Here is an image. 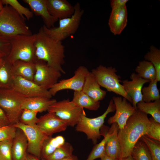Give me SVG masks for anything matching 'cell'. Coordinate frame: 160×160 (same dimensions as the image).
I'll return each mask as SVG.
<instances>
[{
	"label": "cell",
	"instance_id": "obj_28",
	"mask_svg": "<svg viewBox=\"0 0 160 160\" xmlns=\"http://www.w3.org/2000/svg\"><path fill=\"white\" fill-rule=\"evenodd\" d=\"M136 107L138 110L151 115L155 121L160 123V99L149 103L141 101L137 104Z\"/></svg>",
	"mask_w": 160,
	"mask_h": 160
},
{
	"label": "cell",
	"instance_id": "obj_43",
	"mask_svg": "<svg viewBox=\"0 0 160 160\" xmlns=\"http://www.w3.org/2000/svg\"><path fill=\"white\" fill-rule=\"evenodd\" d=\"M128 0H112L111 1V6L112 9L119 8L126 5Z\"/></svg>",
	"mask_w": 160,
	"mask_h": 160
},
{
	"label": "cell",
	"instance_id": "obj_21",
	"mask_svg": "<svg viewBox=\"0 0 160 160\" xmlns=\"http://www.w3.org/2000/svg\"><path fill=\"white\" fill-rule=\"evenodd\" d=\"M23 1L29 6L33 13L41 17L44 25L47 28L54 27L55 22L48 12L46 0H23Z\"/></svg>",
	"mask_w": 160,
	"mask_h": 160
},
{
	"label": "cell",
	"instance_id": "obj_25",
	"mask_svg": "<svg viewBox=\"0 0 160 160\" xmlns=\"http://www.w3.org/2000/svg\"><path fill=\"white\" fill-rule=\"evenodd\" d=\"M65 139L62 136L55 137L48 136L44 140L41 149V158L42 160H46L57 148L65 143Z\"/></svg>",
	"mask_w": 160,
	"mask_h": 160
},
{
	"label": "cell",
	"instance_id": "obj_40",
	"mask_svg": "<svg viewBox=\"0 0 160 160\" xmlns=\"http://www.w3.org/2000/svg\"><path fill=\"white\" fill-rule=\"evenodd\" d=\"M11 48L9 39L0 33V59H3L7 57Z\"/></svg>",
	"mask_w": 160,
	"mask_h": 160
},
{
	"label": "cell",
	"instance_id": "obj_12",
	"mask_svg": "<svg viewBox=\"0 0 160 160\" xmlns=\"http://www.w3.org/2000/svg\"><path fill=\"white\" fill-rule=\"evenodd\" d=\"M89 71L86 67L81 65L77 68L71 77L63 79L52 86L49 91L51 95L54 96L59 91L71 89L74 91H81L85 77Z\"/></svg>",
	"mask_w": 160,
	"mask_h": 160
},
{
	"label": "cell",
	"instance_id": "obj_14",
	"mask_svg": "<svg viewBox=\"0 0 160 160\" xmlns=\"http://www.w3.org/2000/svg\"><path fill=\"white\" fill-rule=\"evenodd\" d=\"M12 88L26 97H45L52 98L49 90L39 86L33 81L20 76L14 77Z\"/></svg>",
	"mask_w": 160,
	"mask_h": 160
},
{
	"label": "cell",
	"instance_id": "obj_7",
	"mask_svg": "<svg viewBox=\"0 0 160 160\" xmlns=\"http://www.w3.org/2000/svg\"><path fill=\"white\" fill-rule=\"evenodd\" d=\"M115 110L114 104L112 99H111L107 109L102 115L96 118H89L86 116L85 113L83 114L76 125L75 130L85 133L87 139L91 140L93 143L95 145L100 138V130L105 118L109 113Z\"/></svg>",
	"mask_w": 160,
	"mask_h": 160
},
{
	"label": "cell",
	"instance_id": "obj_44",
	"mask_svg": "<svg viewBox=\"0 0 160 160\" xmlns=\"http://www.w3.org/2000/svg\"><path fill=\"white\" fill-rule=\"evenodd\" d=\"M25 160H39V158L30 154H27Z\"/></svg>",
	"mask_w": 160,
	"mask_h": 160
},
{
	"label": "cell",
	"instance_id": "obj_30",
	"mask_svg": "<svg viewBox=\"0 0 160 160\" xmlns=\"http://www.w3.org/2000/svg\"><path fill=\"white\" fill-rule=\"evenodd\" d=\"M156 79L150 81L148 85L143 87L141 90L142 100L149 103L160 99L159 90L158 88Z\"/></svg>",
	"mask_w": 160,
	"mask_h": 160
},
{
	"label": "cell",
	"instance_id": "obj_4",
	"mask_svg": "<svg viewBox=\"0 0 160 160\" xmlns=\"http://www.w3.org/2000/svg\"><path fill=\"white\" fill-rule=\"evenodd\" d=\"M36 34L31 35L20 34L9 39L11 44L10 52L7 57L12 63L17 60L36 63L35 42Z\"/></svg>",
	"mask_w": 160,
	"mask_h": 160
},
{
	"label": "cell",
	"instance_id": "obj_48",
	"mask_svg": "<svg viewBox=\"0 0 160 160\" xmlns=\"http://www.w3.org/2000/svg\"><path fill=\"white\" fill-rule=\"evenodd\" d=\"M4 7L2 0H0V12L3 9Z\"/></svg>",
	"mask_w": 160,
	"mask_h": 160
},
{
	"label": "cell",
	"instance_id": "obj_23",
	"mask_svg": "<svg viewBox=\"0 0 160 160\" xmlns=\"http://www.w3.org/2000/svg\"><path fill=\"white\" fill-rule=\"evenodd\" d=\"M56 101V99L45 97H26L22 103V108L42 112L47 111L50 106Z\"/></svg>",
	"mask_w": 160,
	"mask_h": 160
},
{
	"label": "cell",
	"instance_id": "obj_9",
	"mask_svg": "<svg viewBox=\"0 0 160 160\" xmlns=\"http://www.w3.org/2000/svg\"><path fill=\"white\" fill-rule=\"evenodd\" d=\"M47 111L54 113L68 126L72 127L76 126L81 116L85 113L83 108L77 106L68 99L56 101L50 106Z\"/></svg>",
	"mask_w": 160,
	"mask_h": 160
},
{
	"label": "cell",
	"instance_id": "obj_3",
	"mask_svg": "<svg viewBox=\"0 0 160 160\" xmlns=\"http://www.w3.org/2000/svg\"><path fill=\"white\" fill-rule=\"evenodd\" d=\"M25 19L10 6L6 5L0 12V33L9 39L20 34H32Z\"/></svg>",
	"mask_w": 160,
	"mask_h": 160
},
{
	"label": "cell",
	"instance_id": "obj_34",
	"mask_svg": "<svg viewBox=\"0 0 160 160\" xmlns=\"http://www.w3.org/2000/svg\"><path fill=\"white\" fill-rule=\"evenodd\" d=\"M148 147L151 155L152 160H160V143L157 140L144 135L140 139Z\"/></svg>",
	"mask_w": 160,
	"mask_h": 160
},
{
	"label": "cell",
	"instance_id": "obj_1",
	"mask_svg": "<svg viewBox=\"0 0 160 160\" xmlns=\"http://www.w3.org/2000/svg\"><path fill=\"white\" fill-rule=\"evenodd\" d=\"M151 124L147 114L137 109L128 119L124 127L119 129L117 136L121 150V158L131 155L137 141L147 135Z\"/></svg>",
	"mask_w": 160,
	"mask_h": 160
},
{
	"label": "cell",
	"instance_id": "obj_5",
	"mask_svg": "<svg viewBox=\"0 0 160 160\" xmlns=\"http://www.w3.org/2000/svg\"><path fill=\"white\" fill-rule=\"evenodd\" d=\"M74 6V12L71 17L59 20L57 27L49 28L43 25L42 27L44 31L54 40L60 41L75 34L80 25L84 10L78 2Z\"/></svg>",
	"mask_w": 160,
	"mask_h": 160
},
{
	"label": "cell",
	"instance_id": "obj_38",
	"mask_svg": "<svg viewBox=\"0 0 160 160\" xmlns=\"http://www.w3.org/2000/svg\"><path fill=\"white\" fill-rule=\"evenodd\" d=\"M13 140L0 141V159L1 160H12V148Z\"/></svg>",
	"mask_w": 160,
	"mask_h": 160
},
{
	"label": "cell",
	"instance_id": "obj_17",
	"mask_svg": "<svg viewBox=\"0 0 160 160\" xmlns=\"http://www.w3.org/2000/svg\"><path fill=\"white\" fill-rule=\"evenodd\" d=\"M48 12L55 23L58 20L71 17L74 6L66 0H46Z\"/></svg>",
	"mask_w": 160,
	"mask_h": 160
},
{
	"label": "cell",
	"instance_id": "obj_36",
	"mask_svg": "<svg viewBox=\"0 0 160 160\" xmlns=\"http://www.w3.org/2000/svg\"><path fill=\"white\" fill-rule=\"evenodd\" d=\"M4 5L11 7L20 15L29 20L32 18L33 13L28 8L22 5L17 0H2Z\"/></svg>",
	"mask_w": 160,
	"mask_h": 160
},
{
	"label": "cell",
	"instance_id": "obj_50",
	"mask_svg": "<svg viewBox=\"0 0 160 160\" xmlns=\"http://www.w3.org/2000/svg\"><path fill=\"white\" fill-rule=\"evenodd\" d=\"M0 160H1L0 159Z\"/></svg>",
	"mask_w": 160,
	"mask_h": 160
},
{
	"label": "cell",
	"instance_id": "obj_27",
	"mask_svg": "<svg viewBox=\"0 0 160 160\" xmlns=\"http://www.w3.org/2000/svg\"><path fill=\"white\" fill-rule=\"evenodd\" d=\"M12 63L7 57L0 65V88H12L13 76L12 73Z\"/></svg>",
	"mask_w": 160,
	"mask_h": 160
},
{
	"label": "cell",
	"instance_id": "obj_11",
	"mask_svg": "<svg viewBox=\"0 0 160 160\" xmlns=\"http://www.w3.org/2000/svg\"><path fill=\"white\" fill-rule=\"evenodd\" d=\"M36 72L33 81L43 88L49 90L58 82L61 73L49 66L42 60L35 63Z\"/></svg>",
	"mask_w": 160,
	"mask_h": 160
},
{
	"label": "cell",
	"instance_id": "obj_49",
	"mask_svg": "<svg viewBox=\"0 0 160 160\" xmlns=\"http://www.w3.org/2000/svg\"><path fill=\"white\" fill-rule=\"evenodd\" d=\"M4 59V58L0 59V65L1 63L3 62Z\"/></svg>",
	"mask_w": 160,
	"mask_h": 160
},
{
	"label": "cell",
	"instance_id": "obj_29",
	"mask_svg": "<svg viewBox=\"0 0 160 160\" xmlns=\"http://www.w3.org/2000/svg\"><path fill=\"white\" fill-rule=\"evenodd\" d=\"M135 71L140 77L144 79L150 81L156 79V71L150 62L145 60L139 61Z\"/></svg>",
	"mask_w": 160,
	"mask_h": 160
},
{
	"label": "cell",
	"instance_id": "obj_15",
	"mask_svg": "<svg viewBox=\"0 0 160 160\" xmlns=\"http://www.w3.org/2000/svg\"><path fill=\"white\" fill-rule=\"evenodd\" d=\"M36 125L46 135L51 136L56 133L65 130L66 124L57 116L53 112H48L38 118Z\"/></svg>",
	"mask_w": 160,
	"mask_h": 160
},
{
	"label": "cell",
	"instance_id": "obj_24",
	"mask_svg": "<svg viewBox=\"0 0 160 160\" xmlns=\"http://www.w3.org/2000/svg\"><path fill=\"white\" fill-rule=\"evenodd\" d=\"M35 72V63L20 60L12 63V73L13 77L20 76L33 81Z\"/></svg>",
	"mask_w": 160,
	"mask_h": 160
},
{
	"label": "cell",
	"instance_id": "obj_26",
	"mask_svg": "<svg viewBox=\"0 0 160 160\" xmlns=\"http://www.w3.org/2000/svg\"><path fill=\"white\" fill-rule=\"evenodd\" d=\"M77 106L91 111H96L100 107V101H96L82 91H74L72 100Z\"/></svg>",
	"mask_w": 160,
	"mask_h": 160
},
{
	"label": "cell",
	"instance_id": "obj_20",
	"mask_svg": "<svg viewBox=\"0 0 160 160\" xmlns=\"http://www.w3.org/2000/svg\"><path fill=\"white\" fill-rule=\"evenodd\" d=\"M100 87L94 75L89 71L85 77L81 91L95 101H100L107 94V92Z\"/></svg>",
	"mask_w": 160,
	"mask_h": 160
},
{
	"label": "cell",
	"instance_id": "obj_19",
	"mask_svg": "<svg viewBox=\"0 0 160 160\" xmlns=\"http://www.w3.org/2000/svg\"><path fill=\"white\" fill-rule=\"evenodd\" d=\"M119 129L118 125L116 123L112 124L108 128L105 148V154L116 160H118L121 157V148L117 136Z\"/></svg>",
	"mask_w": 160,
	"mask_h": 160
},
{
	"label": "cell",
	"instance_id": "obj_10",
	"mask_svg": "<svg viewBox=\"0 0 160 160\" xmlns=\"http://www.w3.org/2000/svg\"><path fill=\"white\" fill-rule=\"evenodd\" d=\"M13 125L21 130L25 135L28 141V152L39 158H40L43 142L48 136L42 132L37 125L28 126L19 122Z\"/></svg>",
	"mask_w": 160,
	"mask_h": 160
},
{
	"label": "cell",
	"instance_id": "obj_37",
	"mask_svg": "<svg viewBox=\"0 0 160 160\" xmlns=\"http://www.w3.org/2000/svg\"><path fill=\"white\" fill-rule=\"evenodd\" d=\"M38 112L28 109H23L19 118V122L28 126L36 125L38 119L37 115Z\"/></svg>",
	"mask_w": 160,
	"mask_h": 160
},
{
	"label": "cell",
	"instance_id": "obj_33",
	"mask_svg": "<svg viewBox=\"0 0 160 160\" xmlns=\"http://www.w3.org/2000/svg\"><path fill=\"white\" fill-rule=\"evenodd\" d=\"M131 155L135 160H152L148 147L140 139L134 146Z\"/></svg>",
	"mask_w": 160,
	"mask_h": 160
},
{
	"label": "cell",
	"instance_id": "obj_16",
	"mask_svg": "<svg viewBox=\"0 0 160 160\" xmlns=\"http://www.w3.org/2000/svg\"><path fill=\"white\" fill-rule=\"evenodd\" d=\"M130 78V81L123 80L122 84L126 93L131 98L132 106L137 109V104L142 100L141 90L143 86L150 81L141 78L135 72L131 74Z\"/></svg>",
	"mask_w": 160,
	"mask_h": 160
},
{
	"label": "cell",
	"instance_id": "obj_8",
	"mask_svg": "<svg viewBox=\"0 0 160 160\" xmlns=\"http://www.w3.org/2000/svg\"><path fill=\"white\" fill-rule=\"evenodd\" d=\"M26 97L12 88H0V107L11 124L19 122L23 109L22 103Z\"/></svg>",
	"mask_w": 160,
	"mask_h": 160
},
{
	"label": "cell",
	"instance_id": "obj_22",
	"mask_svg": "<svg viewBox=\"0 0 160 160\" xmlns=\"http://www.w3.org/2000/svg\"><path fill=\"white\" fill-rule=\"evenodd\" d=\"M27 148L28 141L25 135L21 130L17 128L15 136L12 140V160H25Z\"/></svg>",
	"mask_w": 160,
	"mask_h": 160
},
{
	"label": "cell",
	"instance_id": "obj_47",
	"mask_svg": "<svg viewBox=\"0 0 160 160\" xmlns=\"http://www.w3.org/2000/svg\"><path fill=\"white\" fill-rule=\"evenodd\" d=\"M118 160H135L132 155H130L127 157L121 158Z\"/></svg>",
	"mask_w": 160,
	"mask_h": 160
},
{
	"label": "cell",
	"instance_id": "obj_35",
	"mask_svg": "<svg viewBox=\"0 0 160 160\" xmlns=\"http://www.w3.org/2000/svg\"><path fill=\"white\" fill-rule=\"evenodd\" d=\"M73 151L72 145L68 142H65L61 146L57 148L46 160H61L72 154Z\"/></svg>",
	"mask_w": 160,
	"mask_h": 160
},
{
	"label": "cell",
	"instance_id": "obj_41",
	"mask_svg": "<svg viewBox=\"0 0 160 160\" xmlns=\"http://www.w3.org/2000/svg\"><path fill=\"white\" fill-rule=\"evenodd\" d=\"M151 124L147 136L160 141V123L156 122L153 118H150Z\"/></svg>",
	"mask_w": 160,
	"mask_h": 160
},
{
	"label": "cell",
	"instance_id": "obj_46",
	"mask_svg": "<svg viewBox=\"0 0 160 160\" xmlns=\"http://www.w3.org/2000/svg\"><path fill=\"white\" fill-rule=\"evenodd\" d=\"M100 159L101 160H116L107 155L105 153Z\"/></svg>",
	"mask_w": 160,
	"mask_h": 160
},
{
	"label": "cell",
	"instance_id": "obj_42",
	"mask_svg": "<svg viewBox=\"0 0 160 160\" xmlns=\"http://www.w3.org/2000/svg\"><path fill=\"white\" fill-rule=\"evenodd\" d=\"M11 124L5 113L0 107V127Z\"/></svg>",
	"mask_w": 160,
	"mask_h": 160
},
{
	"label": "cell",
	"instance_id": "obj_2",
	"mask_svg": "<svg viewBox=\"0 0 160 160\" xmlns=\"http://www.w3.org/2000/svg\"><path fill=\"white\" fill-rule=\"evenodd\" d=\"M37 60L45 62L49 66L65 74L62 65L65 63V46L62 42L57 41L44 31L42 27L36 33L35 42Z\"/></svg>",
	"mask_w": 160,
	"mask_h": 160
},
{
	"label": "cell",
	"instance_id": "obj_31",
	"mask_svg": "<svg viewBox=\"0 0 160 160\" xmlns=\"http://www.w3.org/2000/svg\"><path fill=\"white\" fill-rule=\"evenodd\" d=\"M105 127V130H104L103 126L101 128L102 130H100L101 135L104 136V138L99 143L95 145L86 160H94L97 158H100L105 154L106 143L108 137L107 130L109 128Z\"/></svg>",
	"mask_w": 160,
	"mask_h": 160
},
{
	"label": "cell",
	"instance_id": "obj_18",
	"mask_svg": "<svg viewBox=\"0 0 160 160\" xmlns=\"http://www.w3.org/2000/svg\"><path fill=\"white\" fill-rule=\"evenodd\" d=\"M127 22L126 6L112 9L108 24L111 32L114 35L120 34L126 27Z\"/></svg>",
	"mask_w": 160,
	"mask_h": 160
},
{
	"label": "cell",
	"instance_id": "obj_13",
	"mask_svg": "<svg viewBox=\"0 0 160 160\" xmlns=\"http://www.w3.org/2000/svg\"><path fill=\"white\" fill-rule=\"evenodd\" d=\"M112 100L115 106L116 112L108 119L107 122L109 124L116 123L119 129H122L128 119L136 112L137 109L124 97L113 96Z\"/></svg>",
	"mask_w": 160,
	"mask_h": 160
},
{
	"label": "cell",
	"instance_id": "obj_6",
	"mask_svg": "<svg viewBox=\"0 0 160 160\" xmlns=\"http://www.w3.org/2000/svg\"><path fill=\"white\" fill-rule=\"evenodd\" d=\"M95 76L100 87L106 89L107 91L112 92L125 98L132 103V100L125 91L120 82L121 76L117 73V70L115 67H107L100 65L91 71Z\"/></svg>",
	"mask_w": 160,
	"mask_h": 160
},
{
	"label": "cell",
	"instance_id": "obj_45",
	"mask_svg": "<svg viewBox=\"0 0 160 160\" xmlns=\"http://www.w3.org/2000/svg\"><path fill=\"white\" fill-rule=\"evenodd\" d=\"M61 160H79V159L76 156L72 154Z\"/></svg>",
	"mask_w": 160,
	"mask_h": 160
},
{
	"label": "cell",
	"instance_id": "obj_32",
	"mask_svg": "<svg viewBox=\"0 0 160 160\" xmlns=\"http://www.w3.org/2000/svg\"><path fill=\"white\" fill-rule=\"evenodd\" d=\"M150 51L144 55L145 60L151 62L154 67L156 73V80L160 81V50L155 46L151 45Z\"/></svg>",
	"mask_w": 160,
	"mask_h": 160
},
{
	"label": "cell",
	"instance_id": "obj_39",
	"mask_svg": "<svg viewBox=\"0 0 160 160\" xmlns=\"http://www.w3.org/2000/svg\"><path fill=\"white\" fill-rule=\"evenodd\" d=\"M17 128L13 125L0 127V141L13 140L15 136Z\"/></svg>",
	"mask_w": 160,
	"mask_h": 160
}]
</instances>
